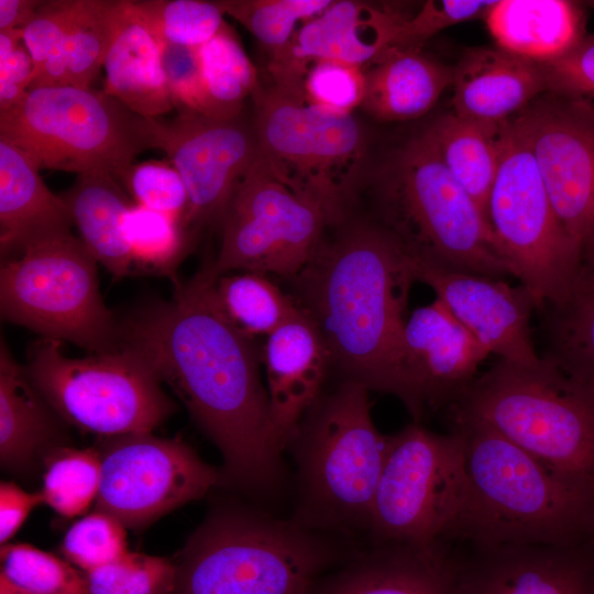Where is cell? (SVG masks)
<instances>
[{
  "label": "cell",
  "instance_id": "1",
  "mask_svg": "<svg viewBox=\"0 0 594 594\" xmlns=\"http://www.w3.org/2000/svg\"><path fill=\"white\" fill-rule=\"evenodd\" d=\"M218 275L208 260L173 297L119 322L120 348L136 353L166 383L213 441L226 483L252 494L274 492L280 455L271 442L270 399L261 380V351L223 315Z\"/></svg>",
  "mask_w": 594,
  "mask_h": 594
},
{
  "label": "cell",
  "instance_id": "2",
  "mask_svg": "<svg viewBox=\"0 0 594 594\" xmlns=\"http://www.w3.org/2000/svg\"><path fill=\"white\" fill-rule=\"evenodd\" d=\"M292 295L311 319L340 380L391 394L419 422L424 408L404 372L403 334L415 280L397 241L369 216L353 210L328 227Z\"/></svg>",
  "mask_w": 594,
  "mask_h": 594
},
{
  "label": "cell",
  "instance_id": "3",
  "mask_svg": "<svg viewBox=\"0 0 594 594\" xmlns=\"http://www.w3.org/2000/svg\"><path fill=\"white\" fill-rule=\"evenodd\" d=\"M452 417L468 491L449 541L488 548L594 540V485L551 470L475 418Z\"/></svg>",
  "mask_w": 594,
  "mask_h": 594
},
{
  "label": "cell",
  "instance_id": "4",
  "mask_svg": "<svg viewBox=\"0 0 594 594\" xmlns=\"http://www.w3.org/2000/svg\"><path fill=\"white\" fill-rule=\"evenodd\" d=\"M366 180L369 217L411 260L497 278L513 275L488 220L424 130L392 151Z\"/></svg>",
  "mask_w": 594,
  "mask_h": 594
},
{
  "label": "cell",
  "instance_id": "5",
  "mask_svg": "<svg viewBox=\"0 0 594 594\" xmlns=\"http://www.w3.org/2000/svg\"><path fill=\"white\" fill-rule=\"evenodd\" d=\"M369 392L340 380L307 411L288 446L299 483L293 520L305 528L369 529L389 442L373 422Z\"/></svg>",
  "mask_w": 594,
  "mask_h": 594
},
{
  "label": "cell",
  "instance_id": "6",
  "mask_svg": "<svg viewBox=\"0 0 594 594\" xmlns=\"http://www.w3.org/2000/svg\"><path fill=\"white\" fill-rule=\"evenodd\" d=\"M551 470L594 485V383L541 356L536 365L499 360L451 406Z\"/></svg>",
  "mask_w": 594,
  "mask_h": 594
},
{
  "label": "cell",
  "instance_id": "7",
  "mask_svg": "<svg viewBox=\"0 0 594 594\" xmlns=\"http://www.w3.org/2000/svg\"><path fill=\"white\" fill-rule=\"evenodd\" d=\"M334 556L318 531L293 519L219 509L175 562L172 594H310Z\"/></svg>",
  "mask_w": 594,
  "mask_h": 594
},
{
  "label": "cell",
  "instance_id": "8",
  "mask_svg": "<svg viewBox=\"0 0 594 594\" xmlns=\"http://www.w3.org/2000/svg\"><path fill=\"white\" fill-rule=\"evenodd\" d=\"M260 154L289 190L319 206L328 227L356 207L367 176V138L353 114L323 110L273 85L252 95Z\"/></svg>",
  "mask_w": 594,
  "mask_h": 594
},
{
  "label": "cell",
  "instance_id": "9",
  "mask_svg": "<svg viewBox=\"0 0 594 594\" xmlns=\"http://www.w3.org/2000/svg\"><path fill=\"white\" fill-rule=\"evenodd\" d=\"M151 119L103 90L41 87L0 111V140L19 147L40 169L106 173L118 179L153 147Z\"/></svg>",
  "mask_w": 594,
  "mask_h": 594
},
{
  "label": "cell",
  "instance_id": "10",
  "mask_svg": "<svg viewBox=\"0 0 594 594\" xmlns=\"http://www.w3.org/2000/svg\"><path fill=\"white\" fill-rule=\"evenodd\" d=\"M97 263L70 231L26 244L1 262L2 318L91 353L119 350V321L101 297Z\"/></svg>",
  "mask_w": 594,
  "mask_h": 594
},
{
  "label": "cell",
  "instance_id": "11",
  "mask_svg": "<svg viewBox=\"0 0 594 594\" xmlns=\"http://www.w3.org/2000/svg\"><path fill=\"white\" fill-rule=\"evenodd\" d=\"M29 378L57 415L106 437L152 432L174 410L151 367L133 351L64 354L62 342L40 338L28 349Z\"/></svg>",
  "mask_w": 594,
  "mask_h": 594
},
{
  "label": "cell",
  "instance_id": "12",
  "mask_svg": "<svg viewBox=\"0 0 594 594\" xmlns=\"http://www.w3.org/2000/svg\"><path fill=\"white\" fill-rule=\"evenodd\" d=\"M468 477L460 437L414 421L389 436L369 530L376 546L446 544L464 507Z\"/></svg>",
  "mask_w": 594,
  "mask_h": 594
},
{
  "label": "cell",
  "instance_id": "13",
  "mask_svg": "<svg viewBox=\"0 0 594 594\" xmlns=\"http://www.w3.org/2000/svg\"><path fill=\"white\" fill-rule=\"evenodd\" d=\"M488 219L513 276L531 293L536 310L560 301L581 250L560 222L534 154L510 119L504 124Z\"/></svg>",
  "mask_w": 594,
  "mask_h": 594
},
{
  "label": "cell",
  "instance_id": "14",
  "mask_svg": "<svg viewBox=\"0 0 594 594\" xmlns=\"http://www.w3.org/2000/svg\"><path fill=\"white\" fill-rule=\"evenodd\" d=\"M327 227L322 209L283 185L260 155L223 215L215 273L254 272L289 279L314 256Z\"/></svg>",
  "mask_w": 594,
  "mask_h": 594
},
{
  "label": "cell",
  "instance_id": "15",
  "mask_svg": "<svg viewBox=\"0 0 594 594\" xmlns=\"http://www.w3.org/2000/svg\"><path fill=\"white\" fill-rule=\"evenodd\" d=\"M99 454L96 510L127 528L144 527L226 483L222 470L207 464L180 439L121 435L110 437Z\"/></svg>",
  "mask_w": 594,
  "mask_h": 594
},
{
  "label": "cell",
  "instance_id": "16",
  "mask_svg": "<svg viewBox=\"0 0 594 594\" xmlns=\"http://www.w3.org/2000/svg\"><path fill=\"white\" fill-rule=\"evenodd\" d=\"M151 122L152 146L165 152L188 193L183 226L195 238L219 228L237 185L261 155L252 123L188 110Z\"/></svg>",
  "mask_w": 594,
  "mask_h": 594
},
{
  "label": "cell",
  "instance_id": "17",
  "mask_svg": "<svg viewBox=\"0 0 594 594\" xmlns=\"http://www.w3.org/2000/svg\"><path fill=\"white\" fill-rule=\"evenodd\" d=\"M510 121L527 141L570 239L594 241V108L585 98L547 91Z\"/></svg>",
  "mask_w": 594,
  "mask_h": 594
},
{
  "label": "cell",
  "instance_id": "18",
  "mask_svg": "<svg viewBox=\"0 0 594 594\" xmlns=\"http://www.w3.org/2000/svg\"><path fill=\"white\" fill-rule=\"evenodd\" d=\"M408 16L385 4L333 1L298 29L282 53L268 59L272 85L306 100L304 80L315 62L332 59L363 68L391 47Z\"/></svg>",
  "mask_w": 594,
  "mask_h": 594
},
{
  "label": "cell",
  "instance_id": "19",
  "mask_svg": "<svg viewBox=\"0 0 594 594\" xmlns=\"http://www.w3.org/2000/svg\"><path fill=\"white\" fill-rule=\"evenodd\" d=\"M408 260L415 280L428 285L490 353L518 365L540 363L530 330L536 301L525 286Z\"/></svg>",
  "mask_w": 594,
  "mask_h": 594
},
{
  "label": "cell",
  "instance_id": "20",
  "mask_svg": "<svg viewBox=\"0 0 594 594\" xmlns=\"http://www.w3.org/2000/svg\"><path fill=\"white\" fill-rule=\"evenodd\" d=\"M471 548L454 556V594H594V540Z\"/></svg>",
  "mask_w": 594,
  "mask_h": 594
},
{
  "label": "cell",
  "instance_id": "21",
  "mask_svg": "<svg viewBox=\"0 0 594 594\" xmlns=\"http://www.w3.org/2000/svg\"><path fill=\"white\" fill-rule=\"evenodd\" d=\"M490 354L438 298L415 309L407 318L403 367L424 409L454 405Z\"/></svg>",
  "mask_w": 594,
  "mask_h": 594
},
{
  "label": "cell",
  "instance_id": "22",
  "mask_svg": "<svg viewBox=\"0 0 594 594\" xmlns=\"http://www.w3.org/2000/svg\"><path fill=\"white\" fill-rule=\"evenodd\" d=\"M261 354L270 399L271 442L280 455L321 396L330 358L320 332L300 307L266 337Z\"/></svg>",
  "mask_w": 594,
  "mask_h": 594
},
{
  "label": "cell",
  "instance_id": "23",
  "mask_svg": "<svg viewBox=\"0 0 594 594\" xmlns=\"http://www.w3.org/2000/svg\"><path fill=\"white\" fill-rule=\"evenodd\" d=\"M452 112L502 123L548 91L540 63L499 47L466 50L454 66Z\"/></svg>",
  "mask_w": 594,
  "mask_h": 594
},
{
  "label": "cell",
  "instance_id": "24",
  "mask_svg": "<svg viewBox=\"0 0 594 594\" xmlns=\"http://www.w3.org/2000/svg\"><path fill=\"white\" fill-rule=\"evenodd\" d=\"M310 594H454V556L446 544L375 546Z\"/></svg>",
  "mask_w": 594,
  "mask_h": 594
},
{
  "label": "cell",
  "instance_id": "25",
  "mask_svg": "<svg viewBox=\"0 0 594 594\" xmlns=\"http://www.w3.org/2000/svg\"><path fill=\"white\" fill-rule=\"evenodd\" d=\"M74 224L61 196L43 182L38 166L19 147L0 140V252L10 257L26 244Z\"/></svg>",
  "mask_w": 594,
  "mask_h": 594
},
{
  "label": "cell",
  "instance_id": "26",
  "mask_svg": "<svg viewBox=\"0 0 594 594\" xmlns=\"http://www.w3.org/2000/svg\"><path fill=\"white\" fill-rule=\"evenodd\" d=\"M363 72L365 92L361 108L384 122L424 116L454 79V66L437 62L421 50L395 46L365 65Z\"/></svg>",
  "mask_w": 594,
  "mask_h": 594
},
{
  "label": "cell",
  "instance_id": "27",
  "mask_svg": "<svg viewBox=\"0 0 594 594\" xmlns=\"http://www.w3.org/2000/svg\"><path fill=\"white\" fill-rule=\"evenodd\" d=\"M497 47L537 62L557 59L585 36L581 6L566 0H497L484 14Z\"/></svg>",
  "mask_w": 594,
  "mask_h": 594
},
{
  "label": "cell",
  "instance_id": "28",
  "mask_svg": "<svg viewBox=\"0 0 594 594\" xmlns=\"http://www.w3.org/2000/svg\"><path fill=\"white\" fill-rule=\"evenodd\" d=\"M103 91L133 112L158 118L175 109L156 38L127 0V8L103 62Z\"/></svg>",
  "mask_w": 594,
  "mask_h": 594
},
{
  "label": "cell",
  "instance_id": "29",
  "mask_svg": "<svg viewBox=\"0 0 594 594\" xmlns=\"http://www.w3.org/2000/svg\"><path fill=\"white\" fill-rule=\"evenodd\" d=\"M61 197L70 211L80 240L95 260L114 278L130 275L133 264L121 224L134 202L117 178L106 173L80 174Z\"/></svg>",
  "mask_w": 594,
  "mask_h": 594
},
{
  "label": "cell",
  "instance_id": "30",
  "mask_svg": "<svg viewBox=\"0 0 594 594\" xmlns=\"http://www.w3.org/2000/svg\"><path fill=\"white\" fill-rule=\"evenodd\" d=\"M538 312L547 339L541 356L594 383V241L581 249L563 298Z\"/></svg>",
  "mask_w": 594,
  "mask_h": 594
},
{
  "label": "cell",
  "instance_id": "31",
  "mask_svg": "<svg viewBox=\"0 0 594 594\" xmlns=\"http://www.w3.org/2000/svg\"><path fill=\"white\" fill-rule=\"evenodd\" d=\"M50 406L24 366L0 344V459L10 470L30 466L56 435Z\"/></svg>",
  "mask_w": 594,
  "mask_h": 594
},
{
  "label": "cell",
  "instance_id": "32",
  "mask_svg": "<svg viewBox=\"0 0 594 594\" xmlns=\"http://www.w3.org/2000/svg\"><path fill=\"white\" fill-rule=\"evenodd\" d=\"M505 122L468 119L451 111L422 129L488 222L490 196L499 165Z\"/></svg>",
  "mask_w": 594,
  "mask_h": 594
},
{
  "label": "cell",
  "instance_id": "33",
  "mask_svg": "<svg viewBox=\"0 0 594 594\" xmlns=\"http://www.w3.org/2000/svg\"><path fill=\"white\" fill-rule=\"evenodd\" d=\"M127 8V0H86L66 36L33 78L30 89L73 86L91 88L103 67Z\"/></svg>",
  "mask_w": 594,
  "mask_h": 594
},
{
  "label": "cell",
  "instance_id": "34",
  "mask_svg": "<svg viewBox=\"0 0 594 594\" xmlns=\"http://www.w3.org/2000/svg\"><path fill=\"white\" fill-rule=\"evenodd\" d=\"M206 96L205 116L233 119L260 85L258 73L232 29L220 31L198 47Z\"/></svg>",
  "mask_w": 594,
  "mask_h": 594
},
{
  "label": "cell",
  "instance_id": "35",
  "mask_svg": "<svg viewBox=\"0 0 594 594\" xmlns=\"http://www.w3.org/2000/svg\"><path fill=\"white\" fill-rule=\"evenodd\" d=\"M215 297L229 321L251 339L267 337L299 310L292 295L254 272L219 276Z\"/></svg>",
  "mask_w": 594,
  "mask_h": 594
},
{
  "label": "cell",
  "instance_id": "36",
  "mask_svg": "<svg viewBox=\"0 0 594 594\" xmlns=\"http://www.w3.org/2000/svg\"><path fill=\"white\" fill-rule=\"evenodd\" d=\"M133 267L174 278L195 237L180 219L133 204L121 224Z\"/></svg>",
  "mask_w": 594,
  "mask_h": 594
},
{
  "label": "cell",
  "instance_id": "37",
  "mask_svg": "<svg viewBox=\"0 0 594 594\" xmlns=\"http://www.w3.org/2000/svg\"><path fill=\"white\" fill-rule=\"evenodd\" d=\"M0 594H90L68 562L26 543L1 546Z\"/></svg>",
  "mask_w": 594,
  "mask_h": 594
},
{
  "label": "cell",
  "instance_id": "38",
  "mask_svg": "<svg viewBox=\"0 0 594 594\" xmlns=\"http://www.w3.org/2000/svg\"><path fill=\"white\" fill-rule=\"evenodd\" d=\"M131 7L158 43L199 47L226 23L220 1L133 0Z\"/></svg>",
  "mask_w": 594,
  "mask_h": 594
},
{
  "label": "cell",
  "instance_id": "39",
  "mask_svg": "<svg viewBox=\"0 0 594 594\" xmlns=\"http://www.w3.org/2000/svg\"><path fill=\"white\" fill-rule=\"evenodd\" d=\"M50 458L44 473V503L63 517L84 514L97 499L100 454L95 449L62 448Z\"/></svg>",
  "mask_w": 594,
  "mask_h": 594
},
{
  "label": "cell",
  "instance_id": "40",
  "mask_svg": "<svg viewBox=\"0 0 594 594\" xmlns=\"http://www.w3.org/2000/svg\"><path fill=\"white\" fill-rule=\"evenodd\" d=\"M333 0H221L224 14L241 23L264 47L268 59L292 41L298 22L324 11Z\"/></svg>",
  "mask_w": 594,
  "mask_h": 594
},
{
  "label": "cell",
  "instance_id": "41",
  "mask_svg": "<svg viewBox=\"0 0 594 594\" xmlns=\"http://www.w3.org/2000/svg\"><path fill=\"white\" fill-rule=\"evenodd\" d=\"M90 594H172L176 564L165 558L127 552L86 573Z\"/></svg>",
  "mask_w": 594,
  "mask_h": 594
},
{
  "label": "cell",
  "instance_id": "42",
  "mask_svg": "<svg viewBox=\"0 0 594 594\" xmlns=\"http://www.w3.org/2000/svg\"><path fill=\"white\" fill-rule=\"evenodd\" d=\"M125 528L113 516L96 510L66 531L62 552L70 563L88 573L129 552Z\"/></svg>",
  "mask_w": 594,
  "mask_h": 594
},
{
  "label": "cell",
  "instance_id": "43",
  "mask_svg": "<svg viewBox=\"0 0 594 594\" xmlns=\"http://www.w3.org/2000/svg\"><path fill=\"white\" fill-rule=\"evenodd\" d=\"M118 179L134 204L183 218L188 207L186 186L170 163L146 161L132 164Z\"/></svg>",
  "mask_w": 594,
  "mask_h": 594
},
{
  "label": "cell",
  "instance_id": "44",
  "mask_svg": "<svg viewBox=\"0 0 594 594\" xmlns=\"http://www.w3.org/2000/svg\"><path fill=\"white\" fill-rule=\"evenodd\" d=\"M364 92L363 68L338 61L315 62L304 80L306 101L334 113L352 114L361 107Z\"/></svg>",
  "mask_w": 594,
  "mask_h": 594
},
{
  "label": "cell",
  "instance_id": "45",
  "mask_svg": "<svg viewBox=\"0 0 594 594\" xmlns=\"http://www.w3.org/2000/svg\"><path fill=\"white\" fill-rule=\"evenodd\" d=\"M493 1L428 0L402 24L391 46L421 50L433 35L454 24L484 15Z\"/></svg>",
  "mask_w": 594,
  "mask_h": 594
},
{
  "label": "cell",
  "instance_id": "46",
  "mask_svg": "<svg viewBox=\"0 0 594 594\" xmlns=\"http://www.w3.org/2000/svg\"><path fill=\"white\" fill-rule=\"evenodd\" d=\"M85 4L86 0H50L43 1L36 9L33 19L23 29L22 37L34 64L33 78L74 26Z\"/></svg>",
  "mask_w": 594,
  "mask_h": 594
},
{
  "label": "cell",
  "instance_id": "47",
  "mask_svg": "<svg viewBox=\"0 0 594 594\" xmlns=\"http://www.w3.org/2000/svg\"><path fill=\"white\" fill-rule=\"evenodd\" d=\"M162 67L175 109L205 116L206 96L199 50L172 43H158Z\"/></svg>",
  "mask_w": 594,
  "mask_h": 594
},
{
  "label": "cell",
  "instance_id": "48",
  "mask_svg": "<svg viewBox=\"0 0 594 594\" xmlns=\"http://www.w3.org/2000/svg\"><path fill=\"white\" fill-rule=\"evenodd\" d=\"M541 66L548 91L594 98V35H585L566 54Z\"/></svg>",
  "mask_w": 594,
  "mask_h": 594
},
{
  "label": "cell",
  "instance_id": "49",
  "mask_svg": "<svg viewBox=\"0 0 594 594\" xmlns=\"http://www.w3.org/2000/svg\"><path fill=\"white\" fill-rule=\"evenodd\" d=\"M33 72L32 57L22 43L9 56L0 58V111L12 108L24 97Z\"/></svg>",
  "mask_w": 594,
  "mask_h": 594
},
{
  "label": "cell",
  "instance_id": "50",
  "mask_svg": "<svg viewBox=\"0 0 594 594\" xmlns=\"http://www.w3.org/2000/svg\"><path fill=\"white\" fill-rule=\"evenodd\" d=\"M44 503L42 492L30 493L12 482L0 484V542L6 544L20 529L29 514Z\"/></svg>",
  "mask_w": 594,
  "mask_h": 594
},
{
  "label": "cell",
  "instance_id": "51",
  "mask_svg": "<svg viewBox=\"0 0 594 594\" xmlns=\"http://www.w3.org/2000/svg\"><path fill=\"white\" fill-rule=\"evenodd\" d=\"M43 1L0 0V31L24 29Z\"/></svg>",
  "mask_w": 594,
  "mask_h": 594
},
{
  "label": "cell",
  "instance_id": "52",
  "mask_svg": "<svg viewBox=\"0 0 594 594\" xmlns=\"http://www.w3.org/2000/svg\"><path fill=\"white\" fill-rule=\"evenodd\" d=\"M23 29L0 31V58L9 56L22 42Z\"/></svg>",
  "mask_w": 594,
  "mask_h": 594
},
{
  "label": "cell",
  "instance_id": "53",
  "mask_svg": "<svg viewBox=\"0 0 594 594\" xmlns=\"http://www.w3.org/2000/svg\"><path fill=\"white\" fill-rule=\"evenodd\" d=\"M588 4L594 8V1H590Z\"/></svg>",
  "mask_w": 594,
  "mask_h": 594
}]
</instances>
